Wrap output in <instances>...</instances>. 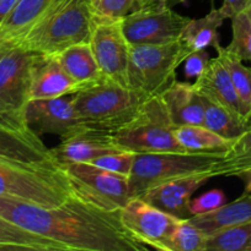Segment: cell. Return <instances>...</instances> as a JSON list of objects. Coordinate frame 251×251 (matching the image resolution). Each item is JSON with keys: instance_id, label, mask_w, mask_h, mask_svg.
Here are the masks:
<instances>
[{"instance_id": "6da1fadb", "label": "cell", "mask_w": 251, "mask_h": 251, "mask_svg": "<svg viewBox=\"0 0 251 251\" xmlns=\"http://www.w3.org/2000/svg\"><path fill=\"white\" fill-rule=\"evenodd\" d=\"M0 216L65 251L149 250L126 229L120 210H105L75 193L56 207L0 196Z\"/></svg>"}, {"instance_id": "7a4b0ae2", "label": "cell", "mask_w": 251, "mask_h": 251, "mask_svg": "<svg viewBox=\"0 0 251 251\" xmlns=\"http://www.w3.org/2000/svg\"><path fill=\"white\" fill-rule=\"evenodd\" d=\"M93 21L90 0H53L17 48L53 56L66 47L89 42Z\"/></svg>"}, {"instance_id": "3957f363", "label": "cell", "mask_w": 251, "mask_h": 251, "mask_svg": "<svg viewBox=\"0 0 251 251\" xmlns=\"http://www.w3.org/2000/svg\"><path fill=\"white\" fill-rule=\"evenodd\" d=\"M70 96L83 126L108 132L127 124L148 100L128 86L105 77Z\"/></svg>"}, {"instance_id": "277c9868", "label": "cell", "mask_w": 251, "mask_h": 251, "mask_svg": "<svg viewBox=\"0 0 251 251\" xmlns=\"http://www.w3.org/2000/svg\"><path fill=\"white\" fill-rule=\"evenodd\" d=\"M172 120L159 95L149 97L134 118L108 132L111 142L121 151L134 153L185 152L175 137Z\"/></svg>"}, {"instance_id": "5b68a950", "label": "cell", "mask_w": 251, "mask_h": 251, "mask_svg": "<svg viewBox=\"0 0 251 251\" xmlns=\"http://www.w3.org/2000/svg\"><path fill=\"white\" fill-rule=\"evenodd\" d=\"M223 156L224 151L135 153L132 172L128 176L130 199L139 198L149 189L170 179L198 172H211L213 164Z\"/></svg>"}, {"instance_id": "8992f818", "label": "cell", "mask_w": 251, "mask_h": 251, "mask_svg": "<svg viewBox=\"0 0 251 251\" xmlns=\"http://www.w3.org/2000/svg\"><path fill=\"white\" fill-rule=\"evenodd\" d=\"M184 63L179 41L166 44H129L128 87L149 98L176 80Z\"/></svg>"}, {"instance_id": "52a82bcc", "label": "cell", "mask_w": 251, "mask_h": 251, "mask_svg": "<svg viewBox=\"0 0 251 251\" xmlns=\"http://www.w3.org/2000/svg\"><path fill=\"white\" fill-rule=\"evenodd\" d=\"M73 194L62 169H33L0 162V196L42 207L62 205Z\"/></svg>"}, {"instance_id": "ba28073f", "label": "cell", "mask_w": 251, "mask_h": 251, "mask_svg": "<svg viewBox=\"0 0 251 251\" xmlns=\"http://www.w3.org/2000/svg\"><path fill=\"white\" fill-rule=\"evenodd\" d=\"M37 58L38 54L20 48L6 49L0 56V124L29 126L25 109Z\"/></svg>"}, {"instance_id": "9c48e42d", "label": "cell", "mask_w": 251, "mask_h": 251, "mask_svg": "<svg viewBox=\"0 0 251 251\" xmlns=\"http://www.w3.org/2000/svg\"><path fill=\"white\" fill-rule=\"evenodd\" d=\"M73 193L108 211H118L130 200L128 176L91 163H68L61 167Z\"/></svg>"}, {"instance_id": "30bf717a", "label": "cell", "mask_w": 251, "mask_h": 251, "mask_svg": "<svg viewBox=\"0 0 251 251\" xmlns=\"http://www.w3.org/2000/svg\"><path fill=\"white\" fill-rule=\"evenodd\" d=\"M189 19L174 11L165 2L134 7L122 19L129 44H166L179 41Z\"/></svg>"}, {"instance_id": "8fae6325", "label": "cell", "mask_w": 251, "mask_h": 251, "mask_svg": "<svg viewBox=\"0 0 251 251\" xmlns=\"http://www.w3.org/2000/svg\"><path fill=\"white\" fill-rule=\"evenodd\" d=\"M89 44L102 77L128 86L129 43L123 32L122 20L94 17Z\"/></svg>"}, {"instance_id": "7c38bea8", "label": "cell", "mask_w": 251, "mask_h": 251, "mask_svg": "<svg viewBox=\"0 0 251 251\" xmlns=\"http://www.w3.org/2000/svg\"><path fill=\"white\" fill-rule=\"evenodd\" d=\"M126 229L149 249L169 251L172 230L182 218H177L140 198H132L120 210Z\"/></svg>"}, {"instance_id": "4fadbf2b", "label": "cell", "mask_w": 251, "mask_h": 251, "mask_svg": "<svg viewBox=\"0 0 251 251\" xmlns=\"http://www.w3.org/2000/svg\"><path fill=\"white\" fill-rule=\"evenodd\" d=\"M0 162L33 169H61L52 149L29 126L0 124Z\"/></svg>"}, {"instance_id": "5bb4252c", "label": "cell", "mask_w": 251, "mask_h": 251, "mask_svg": "<svg viewBox=\"0 0 251 251\" xmlns=\"http://www.w3.org/2000/svg\"><path fill=\"white\" fill-rule=\"evenodd\" d=\"M25 120L37 135H56L59 139L81 126L71 96L30 100L25 109Z\"/></svg>"}, {"instance_id": "9a60e30c", "label": "cell", "mask_w": 251, "mask_h": 251, "mask_svg": "<svg viewBox=\"0 0 251 251\" xmlns=\"http://www.w3.org/2000/svg\"><path fill=\"white\" fill-rule=\"evenodd\" d=\"M212 178L213 176L209 171L186 174L149 189L139 198L175 217L182 220L189 218L192 195Z\"/></svg>"}, {"instance_id": "2e32d148", "label": "cell", "mask_w": 251, "mask_h": 251, "mask_svg": "<svg viewBox=\"0 0 251 251\" xmlns=\"http://www.w3.org/2000/svg\"><path fill=\"white\" fill-rule=\"evenodd\" d=\"M115 151L121 150L113 146L108 131L83 125L61 139V144L52 149L59 167L68 163H90L94 159Z\"/></svg>"}, {"instance_id": "e0dca14e", "label": "cell", "mask_w": 251, "mask_h": 251, "mask_svg": "<svg viewBox=\"0 0 251 251\" xmlns=\"http://www.w3.org/2000/svg\"><path fill=\"white\" fill-rule=\"evenodd\" d=\"M193 87L202 98L217 103L246 120L230 75L218 56L209 60L203 73L194 81Z\"/></svg>"}, {"instance_id": "ac0fdd59", "label": "cell", "mask_w": 251, "mask_h": 251, "mask_svg": "<svg viewBox=\"0 0 251 251\" xmlns=\"http://www.w3.org/2000/svg\"><path fill=\"white\" fill-rule=\"evenodd\" d=\"M159 96L175 126L203 125L204 100L193 83L174 80Z\"/></svg>"}, {"instance_id": "d6986e66", "label": "cell", "mask_w": 251, "mask_h": 251, "mask_svg": "<svg viewBox=\"0 0 251 251\" xmlns=\"http://www.w3.org/2000/svg\"><path fill=\"white\" fill-rule=\"evenodd\" d=\"M78 91L79 86L69 77L54 56L38 55L32 71L30 100L63 97Z\"/></svg>"}, {"instance_id": "ffe728a7", "label": "cell", "mask_w": 251, "mask_h": 251, "mask_svg": "<svg viewBox=\"0 0 251 251\" xmlns=\"http://www.w3.org/2000/svg\"><path fill=\"white\" fill-rule=\"evenodd\" d=\"M53 0H17L0 25V47L17 48Z\"/></svg>"}, {"instance_id": "44dd1931", "label": "cell", "mask_w": 251, "mask_h": 251, "mask_svg": "<svg viewBox=\"0 0 251 251\" xmlns=\"http://www.w3.org/2000/svg\"><path fill=\"white\" fill-rule=\"evenodd\" d=\"M226 16L220 9H212L203 17L189 19L185 28L182 29L179 38L184 60L187 55L197 50L213 47L217 48L219 44V28L223 25Z\"/></svg>"}, {"instance_id": "7402d4cb", "label": "cell", "mask_w": 251, "mask_h": 251, "mask_svg": "<svg viewBox=\"0 0 251 251\" xmlns=\"http://www.w3.org/2000/svg\"><path fill=\"white\" fill-rule=\"evenodd\" d=\"M53 56L69 77L79 86V90L102 78L89 42H80L66 47Z\"/></svg>"}, {"instance_id": "603a6c76", "label": "cell", "mask_w": 251, "mask_h": 251, "mask_svg": "<svg viewBox=\"0 0 251 251\" xmlns=\"http://www.w3.org/2000/svg\"><path fill=\"white\" fill-rule=\"evenodd\" d=\"M192 225L198 227L207 235L220 229L245 225L251 222V195L244 193L231 202L224 203L218 210L206 215L192 216L187 218Z\"/></svg>"}, {"instance_id": "cb8c5ba5", "label": "cell", "mask_w": 251, "mask_h": 251, "mask_svg": "<svg viewBox=\"0 0 251 251\" xmlns=\"http://www.w3.org/2000/svg\"><path fill=\"white\" fill-rule=\"evenodd\" d=\"M0 250L65 251L62 245L25 230L0 216Z\"/></svg>"}, {"instance_id": "d4e9b609", "label": "cell", "mask_w": 251, "mask_h": 251, "mask_svg": "<svg viewBox=\"0 0 251 251\" xmlns=\"http://www.w3.org/2000/svg\"><path fill=\"white\" fill-rule=\"evenodd\" d=\"M180 146L192 152H219L229 149L233 140L225 139L204 125H181L175 129Z\"/></svg>"}, {"instance_id": "484cf974", "label": "cell", "mask_w": 251, "mask_h": 251, "mask_svg": "<svg viewBox=\"0 0 251 251\" xmlns=\"http://www.w3.org/2000/svg\"><path fill=\"white\" fill-rule=\"evenodd\" d=\"M217 56L221 60L230 75L233 85L241 103L244 117L251 122V68L244 65L243 60L234 55L226 47L218 46L216 48Z\"/></svg>"}, {"instance_id": "4316f807", "label": "cell", "mask_w": 251, "mask_h": 251, "mask_svg": "<svg viewBox=\"0 0 251 251\" xmlns=\"http://www.w3.org/2000/svg\"><path fill=\"white\" fill-rule=\"evenodd\" d=\"M251 162V122L245 131L233 140L223 158L211 168L212 176H236Z\"/></svg>"}, {"instance_id": "83f0119b", "label": "cell", "mask_w": 251, "mask_h": 251, "mask_svg": "<svg viewBox=\"0 0 251 251\" xmlns=\"http://www.w3.org/2000/svg\"><path fill=\"white\" fill-rule=\"evenodd\" d=\"M203 125L212 131L229 140H235L240 136L250 123L230 112L226 108L204 100Z\"/></svg>"}, {"instance_id": "f1b7e54d", "label": "cell", "mask_w": 251, "mask_h": 251, "mask_svg": "<svg viewBox=\"0 0 251 251\" xmlns=\"http://www.w3.org/2000/svg\"><path fill=\"white\" fill-rule=\"evenodd\" d=\"M206 251H251V222L209 234Z\"/></svg>"}, {"instance_id": "f546056e", "label": "cell", "mask_w": 251, "mask_h": 251, "mask_svg": "<svg viewBox=\"0 0 251 251\" xmlns=\"http://www.w3.org/2000/svg\"><path fill=\"white\" fill-rule=\"evenodd\" d=\"M231 42L229 51L243 61H251V11L248 6L231 17Z\"/></svg>"}, {"instance_id": "4dcf8cb0", "label": "cell", "mask_w": 251, "mask_h": 251, "mask_svg": "<svg viewBox=\"0 0 251 251\" xmlns=\"http://www.w3.org/2000/svg\"><path fill=\"white\" fill-rule=\"evenodd\" d=\"M206 233L187 218L180 220L169 239V251H206Z\"/></svg>"}, {"instance_id": "1f68e13d", "label": "cell", "mask_w": 251, "mask_h": 251, "mask_svg": "<svg viewBox=\"0 0 251 251\" xmlns=\"http://www.w3.org/2000/svg\"><path fill=\"white\" fill-rule=\"evenodd\" d=\"M96 19L122 20L135 7L134 0H90Z\"/></svg>"}, {"instance_id": "d6a6232c", "label": "cell", "mask_w": 251, "mask_h": 251, "mask_svg": "<svg viewBox=\"0 0 251 251\" xmlns=\"http://www.w3.org/2000/svg\"><path fill=\"white\" fill-rule=\"evenodd\" d=\"M134 152L115 151L111 152V153L103 154V156L91 161L90 163L102 169H106V171L129 176L133 168V163H134Z\"/></svg>"}, {"instance_id": "836d02e7", "label": "cell", "mask_w": 251, "mask_h": 251, "mask_svg": "<svg viewBox=\"0 0 251 251\" xmlns=\"http://www.w3.org/2000/svg\"><path fill=\"white\" fill-rule=\"evenodd\" d=\"M228 202L226 195L220 189H212L206 191L197 198L191 199L189 201V212L192 216L206 215L212 211L218 210L219 207Z\"/></svg>"}, {"instance_id": "e575fe53", "label": "cell", "mask_w": 251, "mask_h": 251, "mask_svg": "<svg viewBox=\"0 0 251 251\" xmlns=\"http://www.w3.org/2000/svg\"><path fill=\"white\" fill-rule=\"evenodd\" d=\"M209 54L206 49L197 50L186 56L184 60V74L186 78H197L204 71L206 66L208 65Z\"/></svg>"}, {"instance_id": "d590c367", "label": "cell", "mask_w": 251, "mask_h": 251, "mask_svg": "<svg viewBox=\"0 0 251 251\" xmlns=\"http://www.w3.org/2000/svg\"><path fill=\"white\" fill-rule=\"evenodd\" d=\"M221 1L223 2H221V6L219 9L224 12L226 19H231L236 12L248 6L250 0H221Z\"/></svg>"}, {"instance_id": "8d00e7d4", "label": "cell", "mask_w": 251, "mask_h": 251, "mask_svg": "<svg viewBox=\"0 0 251 251\" xmlns=\"http://www.w3.org/2000/svg\"><path fill=\"white\" fill-rule=\"evenodd\" d=\"M17 0H0V25L7 17L12 9H14L15 4Z\"/></svg>"}, {"instance_id": "74e56055", "label": "cell", "mask_w": 251, "mask_h": 251, "mask_svg": "<svg viewBox=\"0 0 251 251\" xmlns=\"http://www.w3.org/2000/svg\"><path fill=\"white\" fill-rule=\"evenodd\" d=\"M236 178L241 179V180L244 181V184H245V193L250 194L251 195V168L239 173L238 176H236Z\"/></svg>"}, {"instance_id": "f35d334b", "label": "cell", "mask_w": 251, "mask_h": 251, "mask_svg": "<svg viewBox=\"0 0 251 251\" xmlns=\"http://www.w3.org/2000/svg\"><path fill=\"white\" fill-rule=\"evenodd\" d=\"M184 1H186V0H143V1L140 2L139 6H145V5L154 4V2H165V4L167 5H171V4H177V2H184Z\"/></svg>"}, {"instance_id": "ab89813d", "label": "cell", "mask_w": 251, "mask_h": 251, "mask_svg": "<svg viewBox=\"0 0 251 251\" xmlns=\"http://www.w3.org/2000/svg\"><path fill=\"white\" fill-rule=\"evenodd\" d=\"M249 168H251V162H249V163H248V164H246V166H245V167H244V169H243V171H241V172L246 171V169H249ZM241 172H240V173H241Z\"/></svg>"}, {"instance_id": "60d3db41", "label": "cell", "mask_w": 251, "mask_h": 251, "mask_svg": "<svg viewBox=\"0 0 251 251\" xmlns=\"http://www.w3.org/2000/svg\"><path fill=\"white\" fill-rule=\"evenodd\" d=\"M134 1H135V7H138L140 5V2L143 1V0H134Z\"/></svg>"}, {"instance_id": "b9f144b4", "label": "cell", "mask_w": 251, "mask_h": 251, "mask_svg": "<svg viewBox=\"0 0 251 251\" xmlns=\"http://www.w3.org/2000/svg\"><path fill=\"white\" fill-rule=\"evenodd\" d=\"M5 50H6V49H4V48H2V47H0V56L2 55V53H4Z\"/></svg>"}, {"instance_id": "7bdbcfd3", "label": "cell", "mask_w": 251, "mask_h": 251, "mask_svg": "<svg viewBox=\"0 0 251 251\" xmlns=\"http://www.w3.org/2000/svg\"><path fill=\"white\" fill-rule=\"evenodd\" d=\"M248 7H249V9H250V11H251V0H250V1H249V4H248Z\"/></svg>"}]
</instances>
